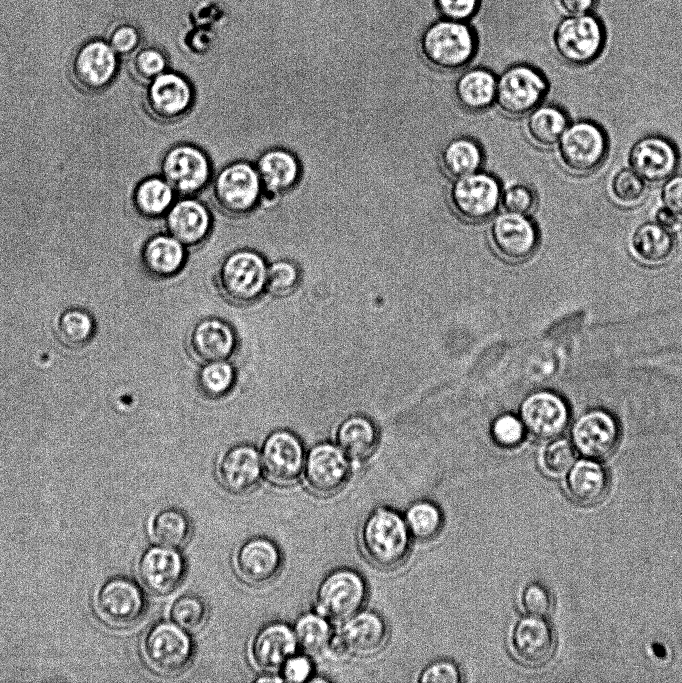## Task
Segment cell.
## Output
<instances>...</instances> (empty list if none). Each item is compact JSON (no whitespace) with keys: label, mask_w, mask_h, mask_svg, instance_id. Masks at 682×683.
I'll return each instance as SVG.
<instances>
[{"label":"cell","mask_w":682,"mask_h":683,"mask_svg":"<svg viewBox=\"0 0 682 683\" xmlns=\"http://www.w3.org/2000/svg\"><path fill=\"white\" fill-rule=\"evenodd\" d=\"M360 548L374 566L390 570L409 557L412 535L404 516L390 507H377L364 518L359 531Z\"/></svg>","instance_id":"cell-1"},{"label":"cell","mask_w":682,"mask_h":683,"mask_svg":"<svg viewBox=\"0 0 682 683\" xmlns=\"http://www.w3.org/2000/svg\"><path fill=\"white\" fill-rule=\"evenodd\" d=\"M420 49L429 65L443 71H456L472 62L478 38L469 22L440 17L424 29Z\"/></svg>","instance_id":"cell-2"},{"label":"cell","mask_w":682,"mask_h":683,"mask_svg":"<svg viewBox=\"0 0 682 683\" xmlns=\"http://www.w3.org/2000/svg\"><path fill=\"white\" fill-rule=\"evenodd\" d=\"M368 597V585L361 573L350 567L329 572L315 594L316 612L332 621L343 622L359 612Z\"/></svg>","instance_id":"cell-3"},{"label":"cell","mask_w":682,"mask_h":683,"mask_svg":"<svg viewBox=\"0 0 682 683\" xmlns=\"http://www.w3.org/2000/svg\"><path fill=\"white\" fill-rule=\"evenodd\" d=\"M605 41L604 24L592 13L568 15L559 21L553 34L557 54L574 66L588 65L596 60Z\"/></svg>","instance_id":"cell-4"},{"label":"cell","mask_w":682,"mask_h":683,"mask_svg":"<svg viewBox=\"0 0 682 683\" xmlns=\"http://www.w3.org/2000/svg\"><path fill=\"white\" fill-rule=\"evenodd\" d=\"M267 266L252 250H238L227 256L218 272L223 295L236 304L255 302L266 290Z\"/></svg>","instance_id":"cell-5"},{"label":"cell","mask_w":682,"mask_h":683,"mask_svg":"<svg viewBox=\"0 0 682 683\" xmlns=\"http://www.w3.org/2000/svg\"><path fill=\"white\" fill-rule=\"evenodd\" d=\"M547 91V79L539 69L527 63H516L498 77L495 101L503 112L520 116L538 107Z\"/></svg>","instance_id":"cell-6"},{"label":"cell","mask_w":682,"mask_h":683,"mask_svg":"<svg viewBox=\"0 0 682 683\" xmlns=\"http://www.w3.org/2000/svg\"><path fill=\"white\" fill-rule=\"evenodd\" d=\"M144 654L156 672L173 676L192 662L194 648L189 633L171 621L154 625L146 635Z\"/></svg>","instance_id":"cell-7"},{"label":"cell","mask_w":682,"mask_h":683,"mask_svg":"<svg viewBox=\"0 0 682 683\" xmlns=\"http://www.w3.org/2000/svg\"><path fill=\"white\" fill-rule=\"evenodd\" d=\"M608 138L601 126L580 120L567 126L559 139L563 164L572 172L586 174L596 170L608 153Z\"/></svg>","instance_id":"cell-8"},{"label":"cell","mask_w":682,"mask_h":683,"mask_svg":"<svg viewBox=\"0 0 682 683\" xmlns=\"http://www.w3.org/2000/svg\"><path fill=\"white\" fill-rule=\"evenodd\" d=\"M388 636L387 622L379 613L360 610L333 632L328 650L335 655L369 656L384 647Z\"/></svg>","instance_id":"cell-9"},{"label":"cell","mask_w":682,"mask_h":683,"mask_svg":"<svg viewBox=\"0 0 682 683\" xmlns=\"http://www.w3.org/2000/svg\"><path fill=\"white\" fill-rule=\"evenodd\" d=\"M501 191L495 177L476 171L456 178L449 196L453 209L461 218L469 222H481L495 213Z\"/></svg>","instance_id":"cell-10"},{"label":"cell","mask_w":682,"mask_h":683,"mask_svg":"<svg viewBox=\"0 0 682 683\" xmlns=\"http://www.w3.org/2000/svg\"><path fill=\"white\" fill-rule=\"evenodd\" d=\"M261 182L256 168L245 161L233 162L216 176L213 193L218 206L232 215L251 211L260 199Z\"/></svg>","instance_id":"cell-11"},{"label":"cell","mask_w":682,"mask_h":683,"mask_svg":"<svg viewBox=\"0 0 682 683\" xmlns=\"http://www.w3.org/2000/svg\"><path fill=\"white\" fill-rule=\"evenodd\" d=\"M260 456L263 472L276 485H292L304 471L306 457L303 445L288 430L272 432L264 441Z\"/></svg>","instance_id":"cell-12"},{"label":"cell","mask_w":682,"mask_h":683,"mask_svg":"<svg viewBox=\"0 0 682 683\" xmlns=\"http://www.w3.org/2000/svg\"><path fill=\"white\" fill-rule=\"evenodd\" d=\"M162 177L174 192L192 195L201 191L210 178L207 155L198 147L181 144L171 148L161 164Z\"/></svg>","instance_id":"cell-13"},{"label":"cell","mask_w":682,"mask_h":683,"mask_svg":"<svg viewBox=\"0 0 682 683\" xmlns=\"http://www.w3.org/2000/svg\"><path fill=\"white\" fill-rule=\"evenodd\" d=\"M303 472L312 492L329 496L336 494L346 485L350 476V464L339 447L330 443H320L308 452Z\"/></svg>","instance_id":"cell-14"},{"label":"cell","mask_w":682,"mask_h":683,"mask_svg":"<svg viewBox=\"0 0 682 683\" xmlns=\"http://www.w3.org/2000/svg\"><path fill=\"white\" fill-rule=\"evenodd\" d=\"M282 562V554L276 543L261 536L244 541L234 556L238 576L252 586H265L275 580Z\"/></svg>","instance_id":"cell-15"},{"label":"cell","mask_w":682,"mask_h":683,"mask_svg":"<svg viewBox=\"0 0 682 683\" xmlns=\"http://www.w3.org/2000/svg\"><path fill=\"white\" fill-rule=\"evenodd\" d=\"M490 238L495 250L503 258L522 261L536 250L539 234L535 224L527 215L505 211L493 220Z\"/></svg>","instance_id":"cell-16"},{"label":"cell","mask_w":682,"mask_h":683,"mask_svg":"<svg viewBox=\"0 0 682 683\" xmlns=\"http://www.w3.org/2000/svg\"><path fill=\"white\" fill-rule=\"evenodd\" d=\"M510 647L515 657L528 666H540L550 660L556 647L551 624L544 617L519 618L510 632Z\"/></svg>","instance_id":"cell-17"},{"label":"cell","mask_w":682,"mask_h":683,"mask_svg":"<svg viewBox=\"0 0 682 683\" xmlns=\"http://www.w3.org/2000/svg\"><path fill=\"white\" fill-rule=\"evenodd\" d=\"M629 163L645 182L659 183L670 178L679 165V152L674 143L661 135L640 138L632 146Z\"/></svg>","instance_id":"cell-18"},{"label":"cell","mask_w":682,"mask_h":683,"mask_svg":"<svg viewBox=\"0 0 682 683\" xmlns=\"http://www.w3.org/2000/svg\"><path fill=\"white\" fill-rule=\"evenodd\" d=\"M96 605L106 622L126 627L137 622L144 614L145 598L138 585L120 577L104 584L98 593Z\"/></svg>","instance_id":"cell-19"},{"label":"cell","mask_w":682,"mask_h":683,"mask_svg":"<svg viewBox=\"0 0 682 683\" xmlns=\"http://www.w3.org/2000/svg\"><path fill=\"white\" fill-rule=\"evenodd\" d=\"M261 456L251 445L241 444L228 449L217 464V477L230 494L245 495L252 492L262 477Z\"/></svg>","instance_id":"cell-20"},{"label":"cell","mask_w":682,"mask_h":683,"mask_svg":"<svg viewBox=\"0 0 682 683\" xmlns=\"http://www.w3.org/2000/svg\"><path fill=\"white\" fill-rule=\"evenodd\" d=\"M139 574L150 592L165 596L174 592L182 583L185 576V561L175 548L153 546L142 555Z\"/></svg>","instance_id":"cell-21"},{"label":"cell","mask_w":682,"mask_h":683,"mask_svg":"<svg viewBox=\"0 0 682 683\" xmlns=\"http://www.w3.org/2000/svg\"><path fill=\"white\" fill-rule=\"evenodd\" d=\"M575 448L586 458L602 460L615 450L619 432L611 415L595 410L583 415L573 428Z\"/></svg>","instance_id":"cell-22"},{"label":"cell","mask_w":682,"mask_h":683,"mask_svg":"<svg viewBox=\"0 0 682 683\" xmlns=\"http://www.w3.org/2000/svg\"><path fill=\"white\" fill-rule=\"evenodd\" d=\"M193 101L190 83L180 74L163 72L150 82L146 92L147 106L156 118L175 120L186 113Z\"/></svg>","instance_id":"cell-23"},{"label":"cell","mask_w":682,"mask_h":683,"mask_svg":"<svg viewBox=\"0 0 682 683\" xmlns=\"http://www.w3.org/2000/svg\"><path fill=\"white\" fill-rule=\"evenodd\" d=\"M297 645L291 627L273 622L255 634L250 646V657L258 669L267 673L276 672L295 654Z\"/></svg>","instance_id":"cell-24"},{"label":"cell","mask_w":682,"mask_h":683,"mask_svg":"<svg viewBox=\"0 0 682 683\" xmlns=\"http://www.w3.org/2000/svg\"><path fill=\"white\" fill-rule=\"evenodd\" d=\"M117 57L113 48L102 41L84 45L74 60L73 76L88 91H100L116 77Z\"/></svg>","instance_id":"cell-25"},{"label":"cell","mask_w":682,"mask_h":683,"mask_svg":"<svg viewBox=\"0 0 682 683\" xmlns=\"http://www.w3.org/2000/svg\"><path fill=\"white\" fill-rule=\"evenodd\" d=\"M523 425L534 436L550 439L561 433L568 420L565 402L551 392H538L529 396L521 409Z\"/></svg>","instance_id":"cell-26"},{"label":"cell","mask_w":682,"mask_h":683,"mask_svg":"<svg viewBox=\"0 0 682 683\" xmlns=\"http://www.w3.org/2000/svg\"><path fill=\"white\" fill-rule=\"evenodd\" d=\"M192 355L200 362L226 361L237 346V337L231 326L218 318L197 322L189 335Z\"/></svg>","instance_id":"cell-27"},{"label":"cell","mask_w":682,"mask_h":683,"mask_svg":"<svg viewBox=\"0 0 682 683\" xmlns=\"http://www.w3.org/2000/svg\"><path fill=\"white\" fill-rule=\"evenodd\" d=\"M165 225L168 234L184 247H195L208 236L211 216L201 202L192 198H184L168 209Z\"/></svg>","instance_id":"cell-28"},{"label":"cell","mask_w":682,"mask_h":683,"mask_svg":"<svg viewBox=\"0 0 682 683\" xmlns=\"http://www.w3.org/2000/svg\"><path fill=\"white\" fill-rule=\"evenodd\" d=\"M635 257L649 266H660L668 262L676 250V238L672 230L657 222L639 225L631 238Z\"/></svg>","instance_id":"cell-29"},{"label":"cell","mask_w":682,"mask_h":683,"mask_svg":"<svg viewBox=\"0 0 682 683\" xmlns=\"http://www.w3.org/2000/svg\"><path fill=\"white\" fill-rule=\"evenodd\" d=\"M566 485L570 496L582 505L600 502L608 492L606 469L592 459L580 460L570 468Z\"/></svg>","instance_id":"cell-30"},{"label":"cell","mask_w":682,"mask_h":683,"mask_svg":"<svg viewBox=\"0 0 682 683\" xmlns=\"http://www.w3.org/2000/svg\"><path fill=\"white\" fill-rule=\"evenodd\" d=\"M256 170L262 190L281 194L290 190L300 174L299 163L295 156L282 149L263 153L257 161Z\"/></svg>","instance_id":"cell-31"},{"label":"cell","mask_w":682,"mask_h":683,"mask_svg":"<svg viewBox=\"0 0 682 683\" xmlns=\"http://www.w3.org/2000/svg\"><path fill=\"white\" fill-rule=\"evenodd\" d=\"M496 85L497 78L489 69L470 68L464 71L456 81L457 101L472 112L485 110L495 101Z\"/></svg>","instance_id":"cell-32"},{"label":"cell","mask_w":682,"mask_h":683,"mask_svg":"<svg viewBox=\"0 0 682 683\" xmlns=\"http://www.w3.org/2000/svg\"><path fill=\"white\" fill-rule=\"evenodd\" d=\"M147 270L159 277H170L178 273L185 262V247L169 234L150 238L142 251Z\"/></svg>","instance_id":"cell-33"},{"label":"cell","mask_w":682,"mask_h":683,"mask_svg":"<svg viewBox=\"0 0 682 683\" xmlns=\"http://www.w3.org/2000/svg\"><path fill=\"white\" fill-rule=\"evenodd\" d=\"M339 448L353 461L370 457L378 443L375 424L363 416H353L341 423L337 431Z\"/></svg>","instance_id":"cell-34"},{"label":"cell","mask_w":682,"mask_h":683,"mask_svg":"<svg viewBox=\"0 0 682 683\" xmlns=\"http://www.w3.org/2000/svg\"><path fill=\"white\" fill-rule=\"evenodd\" d=\"M483 162L480 145L473 139L458 137L449 141L441 152V165L453 178L478 171Z\"/></svg>","instance_id":"cell-35"},{"label":"cell","mask_w":682,"mask_h":683,"mask_svg":"<svg viewBox=\"0 0 682 683\" xmlns=\"http://www.w3.org/2000/svg\"><path fill=\"white\" fill-rule=\"evenodd\" d=\"M568 123V116L560 107L539 105L530 112L527 132L537 145L550 147L559 141Z\"/></svg>","instance_id":"cell-36"},{"label":"cell","mask_w":682,"mask_h":683,"mask_svg":"<svg viewBox=\"0 0 682 683\" xmlns=\"http://www.w3.org/2000/svg\"><path fill=\"white\" fill-rule=\"evenodd\" d=\"M174 199V190L162 177H148L134 188L133 203L136 211L145 218L166 214Z\"/></svg>","instance_id":"cell-37"},{"label":"cell","mask_w":682,"mask_h":683,"mask_svg":"<svg viewBox=\"0 0 682 683\" xmlns=\"http://www.w3.org/2000/svg\"><path fill=\"white\" fill-rule=\"evenodd\" d=\"M191 532V522L187 515L172 507L159 510L150 524V533L154 541L158 545L175 549L187 543Z\"/></svg>","instance_id":"cell-38"},{"label":"cell","mask_w":682,"mask_h":683,"mask_svg":"<svg viewBox=\"0 0 682 683\" xmlns=\"http://www.w3.org/2000/svg\"><path fill=\"white\" fill-rule=\"evenodd\" d=\"M404 519L412 537L420 541L435 538L444 525L441 508L430 500H419L411 504Z\"/></svg>","instance_id":"cell-39"},{"label":"cell","mask_w":682,"mask_h":683,"mask_svg":"<svg viewBox=\"0 0 682 683\" xmlns=\"http://www.w3.org/2000/svg\"><path fill=\"white\" fill-rule=\"evenodd\" d=\"M293 630L297 644L309 654L328 650L333 636L327 619L317 612L303 614Z\"/></svg>","instance_id":"cell-40"},{"label":"cell","mask_w":682,"mask_h":683,"mask_svg":"<svg viewBox=\"0 0 682 683\" xmlns=\"http://www.w3.org/2000/svg\"><path fill=\"white\" fill-rule=\"evenodd\" d=\"M208 617L205 601L195 594H183L173 600L169 607L170 621L188 633L202 629Z\"/></svg>","instance_id":"cell-41"},{"label":"cell","mask_w":682,"mask_h":683,"mask_svg":"<svg viewBox=\"0 0 682 683\" xmlns=\"http://www.w3.org/2000/svg\"><path fill=\"white\" fill-rule=\"evenodd\" d=\"M235 371L226 361L205 363L198 375L199 388L209 398H220L230 392Z\"/></svg>","instance_id":"cell-42"},{"label":"cell","mask_w":682,"mask_h":683,"mask_svg":"<svg viewBox=\"0 0 682 683\" xmlns=\"http://www.w3.org/2000/svg\"><path fill=\"white\" fill-rule=\"evenodd\" d=\"M646 182L633 170L618 171L611 184V191L619 203L632 206L640 203L646 195Z\"/></svg>","instance_id":"cell-43"},{"label":"cell","mask_w":682,"mask_h":683,"mask_svg":"<svg viewBox=\"0 0 682 683\" xmlns=\"http://www.w3.org/2000/svg\"><path fill=\"white\" fill-rule=\"evenodd\" d=\"M58 328L60 336L66 344L79 346L91 337L93 322L87 313L80 310H70L60 317Z\"/></svg>","instance_id":"cell-44"},{"label":"cell","mask_w":682,"mask_h":683,"mask_svg":"<svg viewBox=\"0 0 682 683\" xmlns=\"http://www.w3.org/2000/svg\"><path fill=\"white\" fill-rule=\"evenodd\" d=\"M300 273L295 264L280 260L267 267L266 290L276 296L290 294L297 287Z\"/></svg>","instance_id":"cell-45"},{"label":"cell","mask_w":682,"mask_h":683,"mask_svg":"<svg viewBox=\"0 0 682 683\" xmlns=\"http://www.w3.org/2000/svg\"><path fill=\"white\" fill-rule=\"evenodd\" d=\"M574 448L566 440H555L549 443L541 454L543 469L552 476L566 473L573 465Z\"/></svg>","instance_id":"cell-46"},{"label":"cell","mask_w":682,"mask_h":683,"mask_svg":"<svg viewBox=\"0 0 682 683\" xmlns=\"http://www.w3.org/2000/svg\"><path fill=\"white\" fill-rule=\"evenodd\" d=\"M500 202L506 212L528 215L537 202L532 188L522 183H512L501 191Z\"/></svg>","instance_id":"cell-47"},{"label":"cell","mask_w":682,"mask_h":683,"mask_svg":"<svg viewBox=\"0 0 682 683\" xmlns=\"http://www.w3.org/2000/svg\"><path fill=\"white\" fill-rule=\"evenodd\" d=\"M520 603L527 615L546 617L552 610L553 597L545 585L530 582L521 592Z\"/></svg>","instance_id":"cell-48"},{"label":"cell","mask_w":682,"mask_h":683,"mask_svg":"<svg viewBox=\"0 0 682 683\" xmlns=\"http://www.w3.org/2000/svg\"><path fill=\"white\" fill-rule=\"evenodd\" d=\"M135 76L144 82H151L165 72L167 59L158 48L148 47L139 51L132 63Z\"/></svg>","instance_id":"cell-49"},{"label":"cell","mask_w":682,"mask_h":683,"mask_svg":"<svg viewBox=\"0 0 682 683\" xmlns=\"http://www.w3.org/2000/svg\"><path fill=\"white\" fill-rule=\"evenodd\" d=\"M418 682L421 683H460L463 674L459 666L448 659L430 662L419 673Z\"/></svg>","instance_id":"cell-50"},{"label":"cell","mask_w":682,"mask_h":683,"mask_svg":"<svg viewBox=\"0 0 682 683\" xmlns=\"http://www.w3.org/2000/svg\"><path fill=\"white\" fill-rule=\"evenodd\" d=\"M492 436L495 442L502 447H515L524 438L523 422L509 414L500 416L493 424Z\"/></svg>","instance_id":"cell-51"},{"label":"cell","mask_w":682,"mask_h":683,"mask_svg":"<svg viewBox=\"0 0 682 683\" xmlns=\"http://www.w3.org/2000/svg\"><path fill=\"white\" fill-rule=\"evenodd\" d=\"M440 17L469 22L478 12L481 0H433Z\"/></svg>","instance_id":"cell-52"},{"label":"cell","mask_w":682,"mask_h":683,"mask_svg":"<svg viewBox=\"0 0 682 683\" xmlns=\"http://www.w3.org/2000/svg\"><path fill=\"white\" fill-rule=\"evenodd\" d=\"M664 207L678 220L682 219V174L668 178L662 188Z\"/></svg>","instance_id":"cell-53"},{"label":"cell","mask_w":682,"mask_h":683,"mask_svg":"<svg viewBox=\"0 0 682 683\" xmlns=\"http://www.w3.org/2000/svg\"><path fill=\"white\" fill-rule=\"evenodd\" d=\"M283 680L288 682L307 681L313 671L311 660L304 655H292L281 668Z\"/></svg>","instance_id":"cell-54"},{"label":"cell","mask_w":682,"mask_h":683,"mask_svg":"<svg viewBox=\"0 0 682 683\" xmlns=\"http://www.w3.org/2000/svg\"><path fill=\"white\" fill-rule=\"evenodd\" d=\"M139 43V35L135 28L122 26L112 35L111 47L120 54L131 53Z\"/></svg>","instance_id":"cell-55"},{"label":"cell","mask_w":682,"mask_h":683,"mask_svg":"<svg viewBox=\"0 0 682 683\" xmlns=\"http://www.w3.org/2000/svg\"><path fill=\"white\" fill-rule=\"evenodd\" d=\"M558 3L567 15H583L591 13L597 0H558Z\"/></svg>","instance_id":"cell-56"},{"label":"cell","mask_w":682,"mask_h":683,"mask_svg":"<svg viewBox=\"0 0 682 683\" xmlns=\"http://www.w3.org/2000/svg\"><path fill=\"white\" fill-rule=\"evenodd\" d=\"M677 221L678 219L665 207L656 213V222L667 229L672 230L676 226Z\"/></svg>","instance_id":"cell-57"}]
</instances>
